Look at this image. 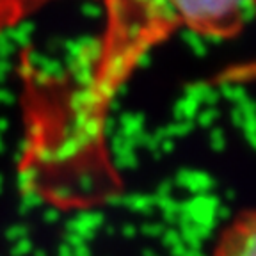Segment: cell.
<instances>
[{"label": "cell", "mask_w": 256, "mask_h": 256, "mask_svg": "<svg viewBox=\"0 0 256 256\" xmlns=\"http://www.w3.org/2000/svg\"><path fill=\"white\" fill-rule=\"evenodd\" d=\"M107 22L88 76L75 89H59L57 110L30 108L28 146L50 174L68 180L102 156L104 128L114 96L150 50L176 30L206 38L236 36L256 0H104Z\"/></svg>", "instance_id": "obj_1"}, {"label": "cell", "mask_w": 256, "mask_h": 256, "mask_svg": "<svg viewBox=\"0 0 256 256\" xmlns=\"http://www.w3.org/2000/svg\"><path fill=\"white\" fill-rule=\"evenodd\" d=\"M212 256H256V210L238 214L220 232Z\"/></svg>", "instance_id": "obj_2"}, {"label": "cell", "mask_w": 256, "mask_h": 256, "mask_svg": "<svg viewBox=\"0 0 256 256\" xmlns=\"http://www.w3.org/2000/svg\"><path fill=\"white\" fill-rule=\"evenodd\" d=\"M57 0H0V34Z\"/></svg>", "instance_id": "obj_3"}, {"label": "cell", "mask_w": 256, "mask_h": 256, "mask_svg": "<svg viewBox=\"0 0 256 256\" xmlns=\"http://www.w3.org/2000/svg\"><path fill=\"white\" fill-rule=\"evenodd\" d=\"M256 82V59H248L235 62L220 70L212 78V84H252Z\"/></svg>", "instance_id": "obj_4"}]
</instances>
